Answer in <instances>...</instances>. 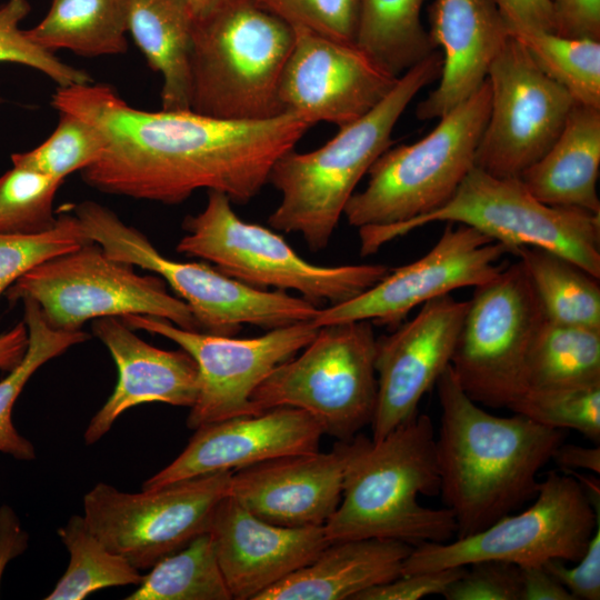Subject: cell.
Here are the masks:
<instances>
[{"instance_id": "1", "label": "cell", "mask_w": 600, "mask_h": 600, "mask_svg": "<svg viewBox=\"0 0 600 600\" xmlns=\"http://www.w3.org/2000/svg\"><path fill=\"white\" fill-rule=\"evenodd\" d=\"M51 106L90 122L104 139L102 156L80 171L88 186L164 204L200 189L249 202L269 182L276 161L312 127L291 112L234 121L192 110H142L93 81L58 87Z\"/></svg>"}, {"instance_id": "2", "label": "cell", "mask_w": 600, "mask_h": 600, "mask_svg": "<svg viewBox=\"0 0 600 600\" xmlns=\"http://www.w3.org/2000/svg\"><path fill=\"white\" fill-rule=\"evenodd\" d=\"M436 387L441 408L436 436L439 493L461 538L536 497L539 472L564 441V430L519 413L488 412L463 391L451 366Z\"/></svg>"}, {"instance_id": "3", "label": "cell", "mask_w": 600, "mask_h": 600, "mask_svg": "<svg viewBox=\"0 0 600 600\" xmlns=\"http://www.w3.org/2000/svg\"><path fill=\"white\" fill-rule=\"evenodd\" d=\"M440 491L436 431L428 414L417 413L378 441L351 439L341 501L324 523L330 542L386 538L440 543L457 534L447 508H428L419 496Z\"/></svg>"}, {"instance_id": "4", "label": "cell", "mask_w": 600, "mask_h": 600, "mask_svg": "<svg viewBox=\"0 0 600 600\" xmlns=\"http://www.w3.org/2000/svg\"><path fill=\"white\" fill-rule=\"evenodd\" d=\"M442 66L439 50L402 73L391 91L368 113L339 128L322 147L282 154L269 182L281 194L268 218L274 230L300 233L308 248L328 247L354 189L374 161L391 147L400 117L428 84L438 80Z\"/></svg>"}, {"instance_id": "5", "label": "cell", "mask_w": 600, "mask_h": 600, "mask_svg": "<svg viewBox=\"0 0 600 600\" xmlns=\"http://www.w3.org/2000/svg\"><path fill=\"white\" fill-rule=\"evenodd\" d=\"M293 28L250 0H230L194 20L190 58V110L234 121L286 113L281 76Z\"/></svg>"}, {"instance_id": "6", "label": "cell", "mask_w": 600, "mask_h": 600, "mask_svg": "<svg viewBox=\"0 0 600 600\" xmlns=\"http://www.w3.org/2000/svg\"><path fill=\"white\" fill-rule=\"evenodd\" d=\"M433 222L471 227L502 243L510 253L536 247L558 253L600 279V216L539 201L520 178L496 177L477 167L442 207L384 228H360L362 257Z\"/></svg>"}, {"instance_id": "7", "label": "cell", "mask_w": 600, "mask_h": 600, "mask_svg": "<svg viewBox=\"0 0 600 600\" xmlns=\"http://www.w3.org/2000/svg\"><path fill=\"white\" fill-rule=\"evenodd\" d=\"M488 80L439 118L411 144L387 149L368 171L366 188L349 199L343 216L360 228L393 227L447 203L474 167L490 111Z\"/></svg>"}, {"instance_id": "8", "label": "cell", "mask_w": 600, "mask_h": 600, "mask_svg": "<svg viewBox=\"0 0 600 600\" xmlns=\"http://www.w3.org/2000/svg\"><path fill=\"white\" fill-rule=\"evenodd\" d=\"M176 250L201 258L222 273L253 288L293 290L318 308L346 302L390 270L384 264L319 266L304 260L284 238L242 220L222 192L208 191L206 207L183 221Z\"/></svg>"}, {"instance_id": "9", "label": "cell", "mask_w": 600, "mask_h": 600, "mask_svg": "<svg viewBox=\"0 0 600 600\" xmlns=\"http://www.w3.org/2000/svg\"><path fill=\"white\" fill-rule=\"evenodd\" d=\"M83 236L111 258L159 276L187 303L202 332L236 336L243 324L271 330L312 321L318 307L286 291L244 284L203 262L167 258L138 229L94 201L71 206Z\"/></svg>"}, {"instance_id": "10", "label": "cell", "mask_w": 600, "mask_h": 600, "mask_svg": "<svg viewBox=\"0 0 600 600\" xmlns=\"http://www.w3.org/2000/svg\"><path fill=\"white\" fill-rule=\"evenodd\" d=\"M372 322L347 321L319 327L297 357L278 366L254 390L261 413L276 407L308 412L323 434L346 441L371 424L378 379Z\"/></svg>"}, {"instance_id": "11", "label": "cell", "mask_w": 600, "mask_h": 600, "mask_svg": "<svg viewBox=\"0 0 600 600\" xmlns=\"http://www.w3.org/2000/svg\"><path fill=\"white\" fill-rule=\"evenodd\" d=\"M134 266L109 257L92 242L30 270L4 292L10 304L34 301L54 329L79 331L104 317L153 316L201 331L190 308L170 294L157 274H139Z\"/></svg>"}, {"instance_id": "12", "label": "cell", "mask_w": 600, "mask_h": 600, "mask_svg": "<svg viewBox=\"0 0 600 600\" xmlns=\"http://www.w3.org/2000/svg\"><path fill=\"white\" fill-rule=\"evenodd\" d=\"M533 499L522 512L507 514L473 534L414 546L401 574L467 567L483 560L518 567L549 560L577 562L600 524L599 508L569 472H549Z\"/></svg>"}, {"instance_id": "13", "label": "cell", "mask_w": 600, "mask_h": 600, "mask_svg": "<svg viewBox=\"0 0 600 600\" xmlns=\"http://www.w3.org/2000/svg\"><path fill=\"white\" fill-rule=\"evenodd\" d=\"M544 320L520 260L474 287L450 364L463 391L508 409L527 390V356Z\"/></svg>"}, {"instance_id": "14", "label": "cell", "mask_w": 600, "mask_h": 600, "mask_svg": "<svg viewBox=\"0 0 600 600\" xmlns=\"http://www.w3.org/2000/svg\"><path fill=\"white\" fill-rule=\"evenodd\" d=\"M232 472L208 473L138 493L99 482L83 497V518L110 551L138 570L150 569L208 532L217 506L228 496Z\"/></svg>"}, {"instance_id": "15", "label": "cell", "mask_w": 600, "mask_h": 600, "mask_svg": "<svg viewBox=\"0 0 600 600\" xmlns=\"http://www.w3.org/2000/svg\"><path fill=\"white\" fill-rule=\"evenodd\" d=\"M120 319L133 330L173 341L196 361L199 390L187 418V427L193 430L234 417L259 414L251 402L254 390L278 366L301 351L319 329L312 321H301L241 339L182 329L153 316L130 314Z\"/></svg>"}, {"instance_id": "16", "label": "cell", "mask_w": 600, "mask_h": 600, "mask_svg": "<svg viewBox=\"0 0 600 600\" xmlns=\"http://www.w3.org/2000/svg\"><path fill=\"white\" fill-rule=\"evenodd\" d=\"M487 80L490 111L474 167L496 177L519 178L551 147L576 102L511 34Z\"/></svg>"}, {"instance_id": "17", "label": "cell", "mask_w": 600, "mask_h": 600, "mask_svg": "<svg viewBox=\"0 0 600 600\" xmlns=\"http://www.w3.org/2000/svg\"><path fill=\"white\" fill-rule=\"evenodd\" d=\"M506 253H510L508 248L480 231L448 222L424 256L390 269L380 281L346 302L319 308L312 322L322 327L368 320L398 327L413 308L492 279L503 268L498 261Z\"/></svg>"}, {"instance_id": "18", "label": "cell", "mask_w": 600, "mask_h": 600, "mask_svg": "<svg viewBox=\"0 0 600 600\" xmlns=\"http://www.w3.org/2000/svg\"><path fill=\"white\" fill-rule=\"evenodd\" d=\"M294 42L284 66L279 99L284 112L314 126L344 127L373 109L398 77L381 68L356 42L293 28Z\"/></svg>"}, {"instance_id": "19", "label": "cell", "mask_w": 600, "mask_h": 600, "mask_svg": "<svg viewBox=\"0 0 600 600\" xmlns=\"http://www.w3.org/2000/svg\"><path fill=\"white\" fill-rule=\"evenodd\" d=\"M468 306L469 300L451 294L434 298L392 333L377 338L373 441L418 413L422 397L451 364Z\"/></svg>"}, {"instance_id": "20", "label": "cell", "mask_w": 600, "mask_h": 600, "mask_svg": "<svg viewBox=\"0 0 600 600\" xmlns=\"http://www.w3.org/2000/svg\"><path fill=\"white\" fill-rule=\"evenodd\" d=\"M323 431L306 411L276 407L259 414L234 417L194 429L186 448L142 484L156 489L219 471L319 450Z\"/></svg>"}, {"instance_id": "21", "label": "cell", "mask_w": 600, "mask_h": 600, "mask_svg": "<svg viewBox=\"0 0 600 600\" xmlns=\"http://www.w3.org/2000/svg\"><path fill=\"white\" fill-rule=\"evenodd\" d=\"M208 532L232 600H256L330 543L323 526L272 524L229 494L217 506Z\"/></svg>"}, {"instance_id": "22", "label": "cell", "mask_w": 600, "mask_h": 600, "mask_svg": "<svg viewBox=\"0 0 600 600\" xmlns=\"http://www.w3.org/2000/svg\"><path fill=\"white\" fill-rule=\"evenodd\" d=\"M351 439L328 452L279 457L236 470L228 494L272 524L324 526L342 496Z\"/></svg>"}, {"instance_id": "23", "label": "cell", "mask_w": 600, "mask_h": 600, "mask_svg": "<svg viewBox=\"0 0 600 600\" xmlns=\"http://www.w3.org/2000/svg\"><path fill=\"white\" fill-rule=\"evenodd\" d=\"M118 317L92 320V333L109 350L118 370L113 392L91 418L84 443L98 442L127 410L148 402L190 408L198 396L199 370L183 349L163 350L140 337Z\"/></svg>"}, {"instance_id": "24", "label": "cell", "mask_w": 600, "mask_h": 600, "mask_svg": "<svg viewBox=\"0 0 600 600\" xmlns=\"http://www.w3.org/2000/svg\"><path fill=\"white\" fill-rule=\"evenodd\" d=\"M428 31L442 58L437 87L416 108L439 119L473 94L510 33L494 0H432Z\"/></svg>"}, {"instance_id": "25", "label": "cell", "mask_w": 600, "mask_h": 600, "mask_svg": "<svg viewBox=\"0 0 600 600\" xmlns=\"http://www.w3.org/2000/svg\"><path fill=\"white\" fill-rule=\"evenodd\" d=\"M413 547L386 538L330 542L309 564L256 600H356L363 591L399 577Z\"/></svg>"}, {"instance_id": "26", "label": "cell", "mask_w": 600, "mask_h": 600, "mask_svg": "<svg viewBox=\"0 0 600 600\" xmlns=\"http://www.w3.org/2000/svg\"><path fill=\"white\" fill-rule=\"evenodd\" d=\"M600 109L574 103L547 152L519 177L542 203L600 216Z\"/></svg>"}, {"instance_id": "27", "label": "cell", "mask_w": 600, "mask_h": 600, "mask_svg": "<svg viewBox=\"0 0 600 600\" xmlns=\"http://www.w3.org/2000/svg\"><path fill=\"white\" fill-rule=\"evenodd\" d=\"M193 23L182 0H127L128 33L162 78V110H190Z\"/></svg>"}, {"instance_id": "28", "label": "cell", "mask_w": 600, "mask_h": 600, "mask_svg": "<svg viewBox=\"0 0 600 600\" xmlns=\"http://www.w3.org/2000/svg\"><path fill=\"white\" fill-rule=\"evenodd\" d=\"M26 32L51 52L64 49L88 58L124 53L127 0H52L47 14Z\"/></svg>"}, {"instance_id": "29", "label": "cell", "mask_w": 600, "mask_h": 600, "mask_svg": "<svg viewBox=\"0 0 600 600\" xmlns=\"http://www.w3.org/2000/svg\"><path fill=\"white\" fill-rule=\"evenodd\" d=\"M426 1L360 0L356 43L399 78L436 50L421 20Z\"/></svg>"}, {"instance_id": "30", "label": "cell", "mask_w": 600, "mask_h": 600, "mask_svg": "<svg viewBox=\"0 0 600 600\" xmlns=\"http://www.w3.org/2000/svg\"><path fill=\"white\" fill-rule=\"evenodd\" d=\"M514 254L527 270L547 320L600 329L599 278L542 248H520Z\"/></svg>"}, {"instance_id": "31", "label": "cell", "mask_w": 600, "mask_h": 600, "mask_svg": "<svg viewBox=\"0 0 600 600\" xmlns=\"http://www.w3.org/2000/svg\"><path fill=\"white\" fill-rule=\"evenodd\" d=\"M526 382L527 389L600 383V329L546 319L527 356Z\"/></svg>"}, {"instance_id": "32", "label": "cell", "mask_w": 600, "mask_h": 600, "mask_svg": "<svg viewBox=\"0 0 600 600\" xmlns=\"http://www.w3.org/2000/svg\"><path fill=\"white\" fill-rule=\"evenodd\" d=\"M23 321L28 329V349L21 362L0 381V452L17 460L36 458L33 444L16 429L13 406L34 372L49 360L89 339L82 330L64 331L49 326L40 307L23 300Z\"/></svg>"}, {"instance_id": "33", "label": "cell", "mask_w": 600, "mask_h": 600, "mask_svg": "<svg viewBox=\"0 0 600 600\" xmlns=\"http://www.w3.org/2000/svg\"><path fill=\"white\" fill-rule=\"evenodd\" d=\"M126 599L232 600L210 533L158 561Z\"/></svg>"}, {"instance_id": "34", "label": "cell", "mask_w": 600, "mask_h": 600, "mask_svg": "<svg viewBox=\"0 0 600 600\" xmlns=\"http://www.w3.org/2000/svg\"><path fill=\"white\" fill-rule=\"evenodd\" d=\"M69 551V564L47 600H82L107 588L134 584L143 576L123 557L110 551L91 531L83 516L74 514L58 529Z\"/></svg>"}, {"instance_id": "35", "label": "cell", "mask_w": 600, "mask_h": 600, "mask_svg": "<svg viewBox=\"0 0 600 600\" xmlns=\"http://www.w3.org/2000/svg\"><path fill=\"white\" fill-rule=\"evenodd\" d=\"M511 36L576 103L600 109V40L566 38L551 31Z\"/></svg>"}, {"instance_id": "36", "label": "cell", "mask_w": 600, "mask_h": 600, "mask_svg": "<svg viewBox=\"0 0 600 600\" xmlns=\"http://www.w3.org/2000/svg\"><path fill=\"white\" fill-rule=\"evenodd\" d=\"M104 147V139L93 124L76 114L59 112L53 132L36 148L12 153L11 162L63 182L69 174L96 162Z\"/></svg>"}, {"instance_id": "37", "label": "cell", "mask_w": 600, "mask_h": 600, "mask_svg": "<svg viewBox=\"0 0 600 600\" xmlns=\"http://www.w3.org/2000/svg\"><path fill=\"white\" fill-rule=\"evenodd\" d=\"M508 409L549 428L576 430L599 444L600 383L528 388Z\"/></svg>"}, {"instance_id": "38", "label": "cell", "mask_w": 600, "mask_h": 600, "mask_svg": "<svg viewBox=\"0 0 600 600\" xmlns=\"http://www.w3.org/2000/svg\"><path fill=\"white\" fill-rule=\"evenodd\" d=\"M62 181L13 166L0 176V234H31L51 229L53 200Z\"/></svg>"}, {"instance_id": "39", "label": "cell", "mask_w": 600, "mask_h": 600, "mask_svg": "<svg viewBox=\"0 0 600 600\" xmlns=\"http://www.w3.org/2000/svg\"><path fill=\"white\" fill-rule=\"evenodd\" d=\"M71 210V209H70ZM89 242L67 206L56 224L31 234H0V297L20 277L39 264Z\"/></svg>"}, {"instance_id": "40", "label": "cell", "mask_w": 600, "mask_h": 600, "mask_svg": "<svg viewBox=\"0 0 600 600\" xmlns=\"http://www.w3.org/2000/svg\"><path fill=\"white\" fill-rule=\"evenodd\" d=\"M30 10L28 0H7L0 4V62L36 69L58 87L92 82L89 73L61 61L53 52L34 43L20 28Z\"/></svg>"}, {"instance_id": "41", "label": "cell", "mask_w": 600, "mask_h": 600, "mask_svg": "<svg viewBox=\"0 0 600 600\" xmlns=\"http://www.w3.org/2000/svg\"><path fill=\"white\" fill-rule=\"evenodd\" d=\"M292 28L356 42L360 0H250Z\"/></svg>"}, {"instance_id": "42", "label": "cell", "mask_w": 600, "mask_h": 600, "mask_svg": "<svg viewBox=\"0 0 600 600\" xmlns=\"http://www.w3.org/2000/svg\"><path fill=\"white\" fill-rule=\"evenodd\" d=\"M442 596L447 600H520L519 567L499 560L473 562Z\"/></svg>"}, {"instance_id": "43", "label": "cell", "mask_w": 600, "mask_h": 600, "mask_svg": "<svg viewBox=\"0 0 600 600\" xmlns=\"http://www.w3.org/2000/svg\"><path fill=\"white\" fill-rule=\"evenodd\" d=\"M464 570L466 567H452L400 574L391 581L363 591L356 600H420L433 594L442 596Z\"/></svg>"}, {"instance_id": "44", "label": "cell", "mask_w": 600, "mask_h": 600, "mask_svg": "<svg viewBox=\"0 0 600 600\" xmlns=\"http://www.w3.org/2000/svg\"><path fill=\"white\" fill-rule=\"evenodd\" d=\"M568 568L564 561L549 560L546 569L571 593L574 600L600 599V526L591 536L586 551Z\"/></svg>"}, {"instance_id": "45", "label": "cell", "mask_w": 600, "mask_h": 600, "mask_svg": "<svg viewBox=\"0 0 600 600\" xmlns=\"http://www.w3.org/2000/svg\"><path fill=\"white\" fill-rule=\"evenodd\" d=\"M553 32L566 38L600 40V0H550Z\"/></svg>"}, {"instance_id": "46", "label": "cell", "mask_w": 600, "mask_h": 600, "mask_svg": "<svg viewBox=\"0 0 600 600\" xmlns=\"http://www.w3.org/2000/svg\"><path fill=\"white\" fill-rule=\"evenodd\" d=\"M509 33L524 31L553 32V13L550 0H494Z\"/></svg>"}, {"instance_id": "47", "label": "cell", "mask_w": 600, "mask_h": 600, "mask_svg": "<svg viewBox=\"0 0 600 600\" xmlns=\"http://www.w3.org/2000/svg\"><path fill=\"white\" fill-rule=\"evenodd\" d=\"M520 600H574L542 564L519 567Z\"/></svg>"}, {"instance_id": "48", "label": "cell", "mask_w": 600, "mask_h": 600, "mask_svg": "<svg viewBox=\"0 0 600 600\" xmlns=\"http://www.w3.org/2000/svg\"><path fill=\"white\" fill-rule=\"evenodd\" d=\"M28 543L29 534L16 511L8 504L0 506V587L8 563L22 554Z\"/></svg>"}, {"instance_id": "49", "label": "cell", "mask_w": 600, "mask_h": 600, "mask_svg": "<svg viewBox=\"0 0 600 600\" xmlns=\"http://www.w3.org/2000/svg\"><path fill=\"white\" fill-rule=\"evenodd\" d=\"M552 460L566 472L577 469L600 473V447H582L562 442Z\"/></svg>"}, {"instance_id": "50", "label": "cell", "mask_w": 600, "mask_h": 600, "mask_svg": "<svg viewBox=\"0 0 600 600\" xmlns=\"http://www.w3.org/2000/svg\"><path fill=\"white\" fill-rule=\"evenodd\" d=\"M28 340L24 321L0 334V371L9 372L21 362L28 349Z\"/></svg>"}, {"instance_id": "51", "label": "cell", "mask_w": 600, "mask_h": 600, "mask_svg": "<svg viewBox=\"0 0 600 600\" xmlns=\"http://www.w3.org/2000/svg\"><path fill=\"white\" fill-rule=\"evenodd\" d=\"M190 10L194 20L201 19L223 6L230 0H182Z\"/></svg>"}, {"instance_id": "52", "label": "cell", "mask_w": 600, "mask_h": 600, "mask_svg": "<svg viewBox=\"0 0 600 600\" xmlns=\"http://www.w3.org/2000/svg\"><path fill=\"white\" fill-rule=\"evenodd\" d=\"M2 101L1 97H0V102Z\"/></svg>"}]
</instances>
